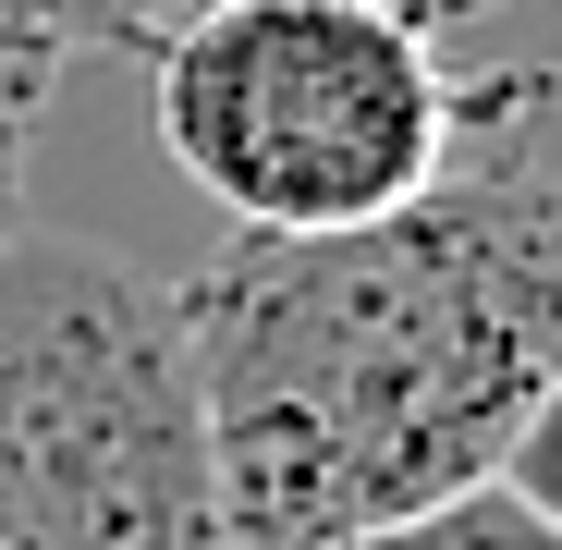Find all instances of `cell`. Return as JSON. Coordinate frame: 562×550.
I'll use <instances>...</instances> for the list:
<instances>
[{
  "label": "cell",
  "mask_w": 562,
  "mask_h": 550,
  "mask_svg": "<svg viewBox=\"0 0 562 550\" xmlns=\"http://www.w3.org/2000/svg\"><path fill=\"white\" fill-rule=\"evenodd\" d=\"M221 550H330L502 478L562 380V183L464 159L367 233H233L183 269Z\"/></svg>",
  "instance_id": "obj_1"
},
{
  "label": "cell",
  "mask_w": 562,
  "mask_h": 550,
  "mask_svg": "<svg viewBox=\"0 0 562 550\" xmlns=\"http://www.w3.org/2000/svg\"><path fill=\"white\" fill-rule=\"evenodd\" d=\"M514 86H452L428 0H196L147 61V123L233 233L294 245L452 183Z\"/></svg>",
  "instance_id": "obj_2"
},
{
  "label": "cell",
  "mask_w": 562,
  "mask_h": 550,
  "mask_svg": "<svg viewBox=\"0 0 562 550\" xmlns=\"http://www.w3.org/2000/svg\"><path fill=\"white\" fill-rule=\"evenodd\" d=\"M0 550H221L183 294L37 221L0 233Z\"/></svg>",
  "instance_id": "obj_3"
},
{
  "label": "cell",
  "mask_w": 562,
  "mask_h": 550,
  "mask_svg": "<svg viewBox=\"0 0 562 550\" xmlns=\"http://www.w3.org/2000/svg\"><path fill=\"white\" fill-rule=\"evenodd\" d=\"M61 61H74V49L25 13V0H0V233L25 221V147H37V123H49Z\"/></svg>",
  "instance_id": "obj_4"
},
{
  "label": "cell",
  "mask_w": 562,
  "mask_h": 550,
  "mask_svg": "<svg viewBox=\"0 0 562 550\" xmlns=\"http://www.w3.org/2000/svg\"><path fill=\"white\" fill-rule=\"evenodd\" d=\"M330 550H562V526H538L502 478H477V490H452V502H428V514H404V526L330 538Z\"/></svg>",
  "instance_id": "obj_5"
},
{
  "label": "cell",
  "mask_w": 562,
  "mask_h": 550,
  "mask_svg": "<svg viewBox=\"0 0 562 550\" xmlns=\"http://www.w3.org/2000/svg\"><path fill=\"white\" fill-rule=\"evenodd\" d=\"M61 49H111V61H159V37L196 13V0H25Z\"/></svg>",
  "instance_id": "obj_6"
},
{
  "label": "cell",
  "mask_w": 562,
  "mask_h": 550,
  "mask_svg": "<svg viewBox=\"0 0 562 550\" xmlns=\"http://www.w3.org/2000/svg\"><path fill=\"white\" fill-rule=\"evenodd\" d=\"M502 490H514L538 526H562V380L526 404V428H514V452H502Z\"/></svg>",
  "instance_id": "obj_7"
}]
</instances>
